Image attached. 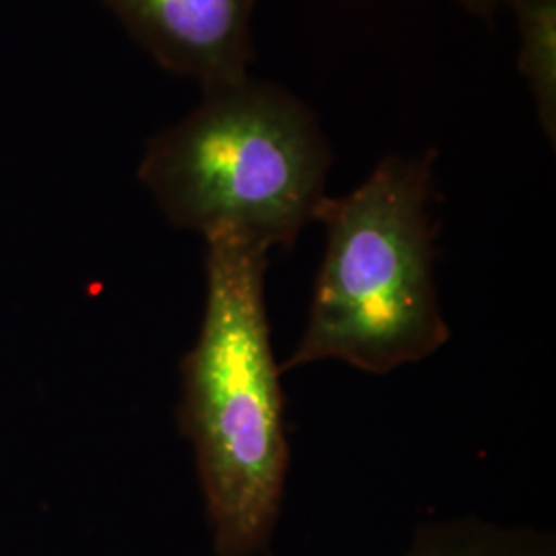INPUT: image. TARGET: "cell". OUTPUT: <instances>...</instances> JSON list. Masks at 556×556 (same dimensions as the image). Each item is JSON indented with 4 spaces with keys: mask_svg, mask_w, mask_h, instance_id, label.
Masks as SVG:
<instances>
[{
    "mask_svg": "<svg viewBox=\"0 0 556 556\" xmlns=\"http://www.w3.org/2000/svg\"><path fill=\"white\" fill-rule=\"evenodd\" d=\"M163 71L200 89L250 75L256 0H98Z\"/></svg>",
    "mask_w": 556,
    "mask_h": 556,
    "instance_id": "277c9868",
    "label": "cell"
},
{
    "mask_svg": "<svg viewBox=\"0 0 556 556\" xmlns=\"http://www.w3.org/2000/svg\"><path fill=\"white\" fill-rule=\"evenodd\" d=\"M332 161L318 114L250 73L202 89L192 112L151 137L139 179L179 229L270 252L316 223Z\"/></svg>",
    "mask_w": 556,
    "mask_h": 556,
    "instance_id": "7a4b0ae2",
    "label": "cell"
},
{
    "mask_svg": "<svg viewBox=\"0 0 556 556\" xmlns=\"http://www.w3.org/2000/svg\"><path fill=\"white\" fill-rule=\"evenodd\" d=\"M435 151L379 161L344 197L319 206L326 229L309 318L282 371L342 361L390 374L450 340L435 285Z\"/></svg>",
    "mask_w": 556,
    "mask_h": 556,
    "instance_id": "3957f363",
    "label": "cell"
},
{
    "mask_svg": "<svg viewBox=\"0 0 556 556\" xmlns=\"http://www.w3.org/2000/svg\"><path fill=\"white\" fill-rule=\"evenodd\" d=\"M266 250L206 239V305L181 363L179 422L197 454L217 556H256L277 528L289 470L280 367L264 307Z\"/></svg>",
    "mask_w": 556,
    "mask_h": 556,
    "instance_id": "6da1fadb",
    "label": "cell"
},
{
    "mask_svg": "<svg viewBox=\"0 0 556 556\" xmlns=\"http://www.w3.org/2000/svg\"><path fill=\"white\" fill-rule=\"evenodd\" d=\"M468 13L477 15L480 20H493L501 7V0H456Z\"/></svg>",
    "mask_w": 556,
    "mask_h": 556,
    "instance_id": "52a82bcc",
    "label": "cell"
},
{
    "mask_svg": "<svg viewBox=\"0 0 556 556\" xmlns=\"http://www.w3.org/2000/svg\"><path fill=\"white\" fill-rule=\"evenodd\" d=\"M516 20L517 71L526 80L542 132L556 140V0H501Z\"/></svg>",
    "mask_w": 556,
    "mask_h": 556,
    "instance_id": "8992f818",
    "label": "cell"
},
{
    "mask_svg": "<svg viewBox=\"0 0 556 556\" xmlns=\"http://www.w3.org/2000/svg\"><path fill=\"white\" fill-rule=\"evenodd\" d=\"M400 556H556V542L536 528L459 517L420 526Z\"/></svg>",
    "mask_w": 556,
    "mask_h": 556,
    "instance_id": "5b68a950",
    "label": "cell"
}]
</instances>
